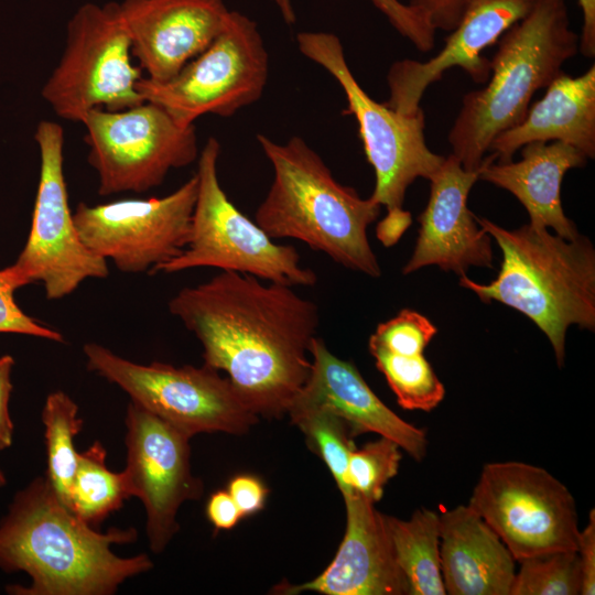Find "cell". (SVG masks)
Wrapping results in <instances>:
<instances>
[{"mask_svg":"<svg viewBox=\"0 0 595 595\" xmlns=\"http://www.w3.org/2000/svg\"><path fill=\"white\" fill-rule=\"evenodd\" d=\"M167 307L202 344L204 364L225 371L257 415L288 413L310 377L316 303L290 285L219 271L182 288Z\"/></svg>","mask_w":595,"mask_h":595,"instance_id":"6da1fadb","label":"cell"},{"mask_svg":"<svg viewBox=\"0 0 595 595\" xmlns=\"http://www.w3.org/2000/svg\"><path fill=\"white\" fill-rule=\"evenodd\" d=\"M134 528L102 533L80 520L54 494L46 477L19 491L0 522V569L25 572L19 595H111L127 578L153 567L147 554L121 558L111 544L130 543Z\"/></svg>","mask_w":595,"mask_h":595,"instance_id":"7a4b0ae2","label":"cell"},{"mask_svg":"<svg viewBox=\"0 0 595 595\" xmlns=\"http://www.w3.org/2000/svg\"><path fill=\"white\" fill-rule=\"evenodd\" d=\"M257 140L273 167L271 186L255 221L272 239H296L334 262L371 278L381 275L367 228L381 205L336 181L321 156L300 137L277 143Z\"/></svg>","mask_w":595,"mask_h":595,"instance_id":"3957f363","label":"cell"},{"mask_svg":"<svg viewBox=\"0 0 595 595\" xmlns=\"http://www.w3.org/2000/svg\"><path fill=\"white\" fill-rule=\"evenodd\" d=\"M502 252L494 281L478 283L466 274L459 285L482 301H497L530 318L548 337L556 363L565 358L571 325L595 329V250L588 238L565 239L530 224L506 229L475 216Z\"/></svg>","mask_w":595,"mask_h":595,"instance_id":"277c9868","label":"cell"},{"mask_svg":"<svg viewBox=\"0 0 595 595\" xmlns=\"http://www.w3.org/2000/svg\"><path fill=\"white\" fill-rule=\"evenodd\" d=\"M578 42L566 0H537L499 37L485 86L464 95L447 134L451 153L465 170H478L494 139L524 118L534 93L562 73Z\"/></svg>","mask_w":595,"mask_h":595,"instance_id":"5b68a950","label":"cell"},{"mask_svg":"<svg viewBox=\"0 0 595 595\" xmlns=\"http://www.w3.org/2000/svg\"><path fill=\"white\" fill-rule=\"evenodd\" d=\"M219 154V142L208 138L197 158V194L188 244L151 273L208 267L293 288L314 285L317 275L302 266L298 250L274 242L228 198L218 178Z\"/></svg>","mask_w":595,"mask_h":595,"instance_id":"8992f818","label":"cell"},{"mask_svg":"<svg viewBox=\"0 0 595 595\" xmlns=\"http://www.w3.org/2000/svg\"><path fill=\"white\" fill-rule=\"evenodd\" d=\"M132 58L118 2L84 3L67 22L63 53L41 95L73 122L93 109L131 108L144 101L138 89L143 72Z\"/></svg>","mask_w":595,"mask_h":595,"instance_id":"52a82bcc","label":"cell"},{"mask_svg":"<svg viewBox=\"0 0 595 595\" xmlns=\"http://www.w3.org/2000/svg\"><path fill=\"white\" fill-rule=\"evenodd\" d=\"M299 51L326 69L343 89L355 117L366 158L375 172L372 201L387 212L403 208L408 187L419 177L429 180L444 158L425 141L422 108L403 113L374 100L358 84L345 58L340 40L328 32H300Z\"/></svg>","mask_w":595,"mask_h":595,"instance_id":"ba28073f","label":"cell"},{"mask_svg":"<svg viewBox=\"0 0 595 595\" xmlns=\"http://www.w3.org/2000/svg\"><path fill=\"white\" fill-rule=\"evenodd\" d=\"M84 354L89 370L119 386L132 402L190 437L214 432L244 434L258 422L231 381L205 364L141 365L96 343L85 344Z\"/></svg>","mask_w":595,"mask_h":595,"instance_id":"9c48e42d","label":"cell"},{"mask_svg":"<svg viewBox=\"0 0 595 595\" xmlns=\"http://www.w3.org/2000/svg\"><path fill=\"white\" fill-rule=\"evenodd\" d=\"M268 53L257 23L230 11L223 31L173 78L154 83L142 77L144 100L161 106L181 126L204 115L230 117L263 94Z\"/></svg>","mask_w":595,"mask_h":595,"instance_id":"30bf717a","label":"cell"},{"mask_svg":"<svg viewBox=\"0 0 595 595\" xmlns=\"http://www.w3.org/2000/svg\"><path fill=\"white\" fill-rule=\"evenodd\" d=\"M80 123L100 196L147 192L199 154L194 125H178L148 100L122 110L93 109Z\"/></svg>","mask_w":595,"mask_h":595,"instance_id":"8fae6325","label":"cell"},{"mask_svg":"<svg viewBox=\"0 0 595 595\" xmlns=\"http://www.w3.org/2000/svg\"><path fill=\"white\" fill-rule=\"evenodd\" d=\"M468 506L517 561L577 550L575 500L566 486L544 468L522 462L486 464Z\"/></svg>","mask_w":595,"mask_h":595,"instance_id":"7c38bea8","label":"cell"},{"mask_svg":"<svg viewBox=\"0 0 595 595\" xmlns=\"http://www.w3.org/2000/svg\"><path fill=\"white\" fill-rule=\"evenodd\" d=\"M34 140L41 161L39 184L28 240L13 264L29 283L42 282L48 300H60L89 278L108 277L109 269L75 227L64 176L62 126L40 121Z\"/></svg>","mask_w":595,"mask_h":595,"instance_id":"4fadbf2b","label":"cell"},{"mask_svg":"<svg viewBox=\"0 0 595 595\" xmlns=\"http://www.w3.org/2000/svg\"><path fill=\"white\" fill-rule=\"evenodd\" d=\"M197 194L194 174L163 197L127 198L73 212L78 235L95 255L125 273L152 272L187 246Z\"/></svg>","mask_w":595,"mask_h":595,"instance_id":"5bb4252c","label":"cell"},{"mask_svg":"<svg viewBox=\"0 0 595 595\" xmlns=\"http://www.w3.org/2000/svg\"><path fill=\"white\" fill-rule=\"evenodd\" d=\"M126 426L122 474L129 496L144 506L150 549L160 553L178 531L181 505L203 494V483L191 469V437L132 401Z\"/></svg>","mask_w":595,"mask_h":595,"instance_id":"9a60e30c","label":"cell"},{"mask_svg":"<svg viewBox=\"0 0 595 595\" xmlns=\"http://www.w3.org/2000/svg\"><path fill=\"white\" fill-rule=\"evenodd\" d=\"M536 1L466 0L458 23L437 54L426 61L404 58L391 65L387 76L390 97L385 104L403 113L419 110L425 90L454 67L477 84L486 83L490 60L482 52L523 19Z\"/></svg>","mask_w":595,"mask_h":595,"instance_id":"2e32d148","label":"cell"},{"mask_svg":"<svg viewBox=\"0 0 595 595\" xmlns=\"http://www.w3.org/2000/svg\"><path fill=\"white\" fill-rule=\"evenodd\" d=\"M120 14L143 77L173 78L225 28L230 10L221 0H121Z\"/></svg>","mask_w":595,"mask_h":595,"instance_id":"e0dca14e","label":"cell"},{"mask_svg":"<svg viewBox=\"0 0 595 595\" xmlns=\"http://www.w3.org/2000/svg\"><path fill=\"white\" fill-rule=\"evenodd\" d=\"M479 169L467 171L450 153L430 176V196L419 215V236L403 274L437 266L457 275L470 267H493L491 237L467 207L468 194L479 180Z\"/></svg>","mask_w":595,"mask_h":595,"instance_id":"ac0fdd59","label":"cell"},{"mask_svg":"<svg viewBox=\"0 0 595 595\" xmlns=\"http://www.w3.org/2000/svg\"><path fill=\"white\" fill-rule=\"evenodd\" d=\"M343 498L346 531L334 560L316 578L301 585H279L274 593L408 594V584L394 558L387 516L356 491Z\"/></svg>","mask_w":595,"mask_h":595,"instance_id":"d6986e66","label":"cell"},{"mask_svg":"<svg viewBox=\"0 0 595 595\" xmlns=\"http://www.w3.org/2000/svg\"><path fill=\"white\" fill-rule=\"evenodd\" d=\"M310 355V377L291 407H325L347 421L356 433H377L396 442L415 461L424 458L428 446L424 430L389 409L354 364L333 355L317 336L311 343Z\"/></svg>","mask_w":595,"mask_h":595,"instance_id":"ffe728a7","label":"cell"},{"mask_svg":"<svg viewBox=\"0 0 595 595\" xmlns=\"http://www.w3.org/2000/svg\"><path fill=\"white\" fill-rule=\"evenodd\" d=\"M519 161L498 162L490 153L479 167V180L511 193L527 210L534 227L552 228L556 235L573 239L575 224L564 214L561 184L565 173L586 164L576 148L561 142H530L521 149Z\"/></svg>","mask_w":595,"mask_h":595,"instance_id":"44dd1931","label":"cell"},{"mask_svg":"<svg viewBox=\"0 0 595 595\" xmlns=\"http://www.w3.org/2000/svg\"><path fill=\"white\" fill-rule=\"evenodd\" d=\"M440 565L450 595H510L515 559L468 505L439 513Z\"/></svg>","mask_w":595,"mask_h":595,"instance_id":"7402d4cb","label":"cell"},{"mask_svg":"<svg viewBox=\"0 0 595 595\" xmlns=\"http://www.w3.org/2000/svg\"><path fill=\"white\" fill-rule=\"evenodd\" d=\"M545 89L519 123L494 139L488 152L496 161H511L527 143L550 141L595 156V65L575 77L562 72Z\"/></svg>","mask_w":595,"mask_h":595,"instance_id":"603a6c76","label":"cell"},{"mask_svg":"<svg viewBox=\"0 0 595 595\" xmlns=\"http://www.w3.org/2000/svg\"><path fill=\"white\" fill-rule=\"evenodd\" d=\"M397 564L409 595H444L440 565V517L421 508L409 520L387 516Z\"/></svg>","mask_w":595,"mask_h":595,"instance_id":"cb8c5ba5","label":"cell"},{"mask_svg":"<svg viewBox=\"0 0 595 595\" xmlns=\"http://www.w3.org/2000/svg\"><path fill=\"white\" fill-rule=\"evenodd\" d=\"M106 456V448L98 441L86 451L78 452L69 490L68 509L93 528L130 498L122 472L108 469Z\"/></svg>","mask_w":595,"mask_h":595,"instance_id":"d4e9b609","label":"cell"},{"mask_svg":"<svg viewBox=\"0 0 595 595\" xmlns=\"http://www.w3.org/2000/svg\"><path fill=\"white\" fill-rule=\"evenodd\" d=\"M77 414V404L63 391L50 393L42 411L47 453L45 477L67 508L78 458L74 439L83 426V420Z\"/></svg>","mask_w":595,"mask_h":595,"instance_id":"484cf974","label":"cell"},{"mask_svg":"<svg viewBox=\"0 0 595 595\" xmlns=\"http://www.w3.org/2000/svg\"><path fill=\"white\" fill-rule=\"evenodd\" d=\"M310 447L324 461L343 497L353 493L347 482L350 453L356 450L351 425L325 407L293 405L288 413Z\"/></svg>","mask_w":595,"mask_h":595,"instance_id":"4316f807","label":"cell"},{"mask_svg":"<svg viewBox=\"0 0 595 595\" xmlns=\"http://www.w3.org/2000/svg\"><path fill=\"white\" fill-rule=\"evenodd\" d=\"M368 348L401 408L429 412L442 402L445 388L423 354L400 355L377 346Z\"/></svg>","mask_w":595,"mask_h":595,"instance_id":"83f0119b","label":"cell"},{"mask_svg":"<svg viewBox=\"0 0 595 595\" xmlns=\"http://www.w3.org/2000/svg\"><path fill=\"white\" fill-rule=\"evenodd\" d=\"M510 595H577L581 569L576 551H553L519 561Z\"/></svg>","mask_w":595,"mask_h":595,"instance_id":"f1b7e54d","label":"cell"},{"mask_svg":"<svg viewBox=\"0 0 595 595\" xmlns=\"http://www.w3.org/2000/svg\"><path fill=\"white\" fill-rule=\"evenodd\" d=\"M401 447L390 439L380 436L360 450H354L348 459L347 482L353 491L376 504L383 487L399 470Z\"/></svg>","mask_w":595,"mask_h":595,"instance_id":"f546056e","label":"cell"},{"mask_svg":"<svg viewBox=\"0 0 595 595\" xmlns=\"http://www.w3.org/2000/svg\"><path fill=\"white\" fill-rule=\"evenodd\" d=\"M436 333V327L424 315L403 309L392 318L377 325L368 346L400 355L423 354Z\"/></svg>","mask_w":595,"mask_h":595,"instance_id":"4dcf8cb0","label":"cell"},{"mask_svg":"<svg viewBox=\"0 0 595 595\" xmlns=\"http://www.w3.org/2000/svg\"><path fill=\"white\" fill-rule=\"evenodd\" d=\"M29 281L11 264L0 270V333L24 334L63 343L62 334L40 324L17 304L14 293Z\"/></svg>","mask_w":595,"mask_h":595,"instance_id":"1f68e13d","label":"cell"},{"mask_svg":"<svg viewBox=\"0 0 595 595\" xmlns=\"http://www.w3.org/2000/svg\"><path fill=\"white\" fill-rule=\"evenodd\" d=\"M388 22L418 51L426 53L435 45V29L414 7L400 0H369Z\"/></svg>","mask_w":595,"mask_h":595,"instance_id":"d6a6232c","label":"cell"},{"mask_svg":"<svg viewBox=\"0 0 595 595\" xmlns=\"http://www.w3.org/2000/svg\"><path fill=\"white\" fill-rule=\"evenodd\" d=\"M227 491L244 517L260 511L268 495L264 484L252 475L235 476L229 482Z\"/></svg>","mask_w":595,"mask_h":595,"instance_id":"836d02e7","label":"cell"},{"mask_svg":"<svg viewBox=\"0 0 595 595\" xmlns=\"http://www.w3.org/2000/svg\"><path fill=\"white\" fill-rule=\"evenodd\" d=\"M577 555L581 569L582 595L595 594V510L588 513V523L583 531L580 530L577 541Z\"/></svg>","mask_w":595,"mask_h":595,"instance_id":"e575fe53","label":"cell"},{"mask_svg":"<svg viewBox=\"0 0 595 595\" xmlns=\"http://www.w3.org/2000/svg\"><path fill=\"white\" fill-rule=\"evenodd\" d=\"M466 0H410L409 4L416 8L437 30L451 32L462 15Z\"/></svg>","mask_w":595,"mask_h":595,"instance_id":"d590c367","label":"cell"},{"mask_svg":"<svg viewBox=\"0 0 595 595\" xmlns=\"http://www.w3.org/2000/svg\"><path fill=\"white\" fill-rule=\"evenodd\" d=\"M14 360L11 356L0 357V451L12 444L13 423L9 414V398L12 390L11 370Z\"/></svg>","mask_w":595,"mask_h":595,"instance_id":"8d00e7d4","label":"cell"},{"mask_svg":"<svg viewBox=\"0 0 595 595\" xmlns=\"http://www.w3.org/2000/svg\"><path fill=\"white\" fill-rule=\"evenodd\" d=\"M206 515L218 530L232 529L244 517L227 490H218L209 497Z\"/></svg>","mask_w":595,"mask_h":595,"instance_id":"74e56055","label":"cell"},{"mask_svg":"<svg viewBox=\"0 0 595 595\" xmlns=\"http://www.w3.org/2000/svg\"><path fill=\"white\" fill-rule=\"evenodd\" d=\"M411 223L412 217L408 210L403 208L389 210L378 223L376 236L385 247H391L399 241Z\"/></svg>","mask_w":595,"mask_h":595,"instance_id":"f35d334b","label":"cell"},{"mask_svg":"<svg viewBox=\"0 0 595 595\" xmlns=\"http://www.w3.org/2000/svg\"><path fill=\"white\" fill-rule=\"evenodd\" d=\"M582 12L578 51L586 58L595 57V0H577Z\"/></svg>","mask_w":595,"mask_h":595,"instance_id":"ab89813d","label":"cell"},{"mask_svg":"<svg viewBox=\"0 0 595 595\" xmlns=\"http://www.w3.org/2000/svg\"><path fill=\"white\" fill-rule=\"evenodd\" d=\"M277 4L283 20L288 24H293L295 22V13L291 0H273Z\"/></svg>","mask_w":595,"mask_h":595,"instance_id":"60d3db41","label":"cell"},{"mask_svg":"<svg viewBox=\"0 0 595 595\" xmlns=\"http://www.w3.org/2000/svg\"><path fill=\"white\" fill-rule=\"evenodd\" d=\"M6 483H7L6 476H4L3 472L0 468V487L4 486Z\"/></svg>","mask_w":595,"mask_h":595,"instance_id":"b9f144b4","label":"cell"}]
</instances>
